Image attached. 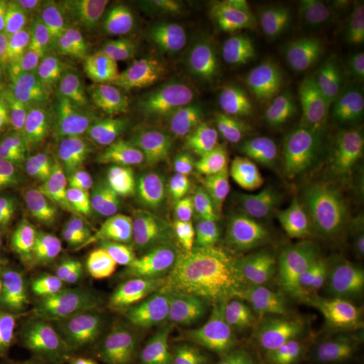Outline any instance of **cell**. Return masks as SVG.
<instances>
[{
  "label": "cell",
  "instance_id": "cell-1",
  "mask_svg": "<svg viewBox=\"0 0 364 364\" xmlns=\"http://www.w3.org/2000/svg\"><path fill=\"white\" fill-rule=\"evenodd\" d=\"M108 267L120 279L134 274L162 273L195 235L176 215L147 208L114 191Z\"/></svg>",
  "mask_w": 364,
  "mask_h": 364
},
{
  "label": "cell",
  "instance_id": "cell-17",
  "mask_svg": "<svg viewBox=\"0 0 364 364\" xmlns=\"http://www.w3.org/2000/svg\"><path fill=\"white\" fill-rule=\"evenodd\" d=\"M76 31L100 68L105 95L108 84L138 52L129 21L117 4L90 1Z\"/></svg>",
  "mask_w": 364,
  "mask_h": 364
},
{
  "label": "cell",
  "instance_id": "cell-30",
  "mask_svg": "<svg viewBox=\"0 0 364 364\" xmlns=\"http://www.w3.org/2000/svg\"><path fill=\"white\" fill-rule=\"evenodd\" d=\"M33 4L43 14L55 28L69 30V33L77 30L81 18L85 13L90 1L80 0H34Z\"/></svg>",
  "mask_w": 364,
  "mask_h": 364
},
{
  "label": "cell",
  "instance_id": "cell-42",
  "mask_svg": "<svg viewBox=\"0 0 364 364\" xmlns=\"http://www.w3.org/2000/svg\"><path fill=\"white\" fill-rule=\"evenodd\" d=\"M195 364H213L212 363V360L208 362V360H198V362H196Z\"/></svg>",
  "mask_w": 364,
  "mask_h": 364
},
{
  "label": "cell",
  "instance_id": "cell-40",
  "mask_svg": "<svg viewBox=\"0 0 364 364\" xmlns=\"http://www.w3.org/2000/svg\"><path fill=\"white\" fill-rule=\"evenodd\" d=\"M10 131L0 124V183L9 178L6 169L10 154Z\"/></svg>",
  "mask_w": 364,
  "mask_h": 364
},
{
  "label": "cell",
  "instance_id": "cell-29",
  "mask_svg": "<svg viewBox=\"0 0 364 364\" xmlns=\"http://www.w3.org/2000/svg\"><path fill=\"white\" fill-rule=\"evenodd\" d=\"M52 341L57 351L78 363L90 364L97 356L87 338H84L70 311L53 317Z\"/></svg>",
  "mask_w": 364,
  "mask_h": 364
},
{
  "label": "cell",
  "instance_id": "cell-7",
  "mask_svg": "<svg viewBox=\"0 0 364 364\" xmlns=\"http://www.w3.org/2000/svg\"><path fill=\"white\" fill-rule=\"evenodd\" d=\"M105 235L93 210L57 215L45 260L57 302L91 281L103 257Z\"/></svg>",
  "mask_w": 364,
  "mask_h": 364
},
{
  "label": "cell",
  "instance_id": "cell-11",
  "mask_svg": "<svg viewBox=\"0 0 364 364\" xmlns=\"http://www.w3.org/2000/svg\"><path fill=\"white\" fill-rule=\"evenodd\" d=\"M301 84L323 103L350 108L364 100V52L351 45H317L296 65Z\"/></svg>",
  "mask_w": 364,
  "mask_h": 364
},
{
  "label": "cell",
  "instance_id": "cell-31",
  "mask_svg": "<svg viewBox=\"0 0 364 364\" xmlns=\"http://www.w3.org/2000/svg\"><path fill=\"white\" fill-rule=\"evenodd\" d=\"M0 316L30 328L38 329L52 321V311L43 309L38 305L16 299L0 289Z\"/></svg>",
  "mask_w": 364,
  "mask_h": 364
},
{
  "label": "cell",
  "instance_id": "cell-27",
  "mask_svg": "<svg viewBox=\"0 0 364 364\" xmlns=\"http://www.w3.org/2000/svg\"><path fill=\"white\" fill-rule=\"evenodd\" d=\"M0 289L13 297L38 305L48 311H52L57 302L46 269L36 263L15 269L0 284Z\"/></svg>",
  "mask_w": 364,
  "mask_h": 364
},
{
  "label": "cell",
  "instance_id": "cell-36",
  "mask_svg": "<svg viewBox=\"0 0 364 364\" xmlns=\"http://www.w3.org/2000/svg\"><path fill=\"white\" fill-rule=\"evenodd\" d=\"M18 75L10 66L0 65V124L13 134L11 112Z\"/></svg>",
  "mask_w": 364,
  "mask_h": 364
},
{
  "label": "cell",
  "instance_id": "cell-21",
  "mask_svg": "<svg viewBox=\"0 0 364 364\" xmlns=\"http://www.w3.org/2000/svg\"><path fill=\"white\" fill-rule=\"evenodd\" d=\"M58 30L33 1L16 3L7 65L18 75L54 54Z\"/></svg>",
  "mask_w": 364,
  "mask_h": 364
},
{
  "label": "cell",
  "instance_id": "cell-8",
  "mask_svg": "<svg viewBox=\"0 0 364 364\" xmlns=\"http://www.w3.org/2000/svg\"><path fill=\"white\" fill-rule=\"evenodd\" d=\"M176 185L186 208L219 231L258 223V197L228 170L188 166L177 174Z\"/></svg>",
  "mask_w": 364,
  "mask_h": 364
},
{
  "label": "cell",
  "instance_id": "cell-28",
  "mask_svg": "<svg viewBox=\"0 0 364 364\" xmlns=\"http://www.w3.org/2000/svg\"><path fill=\"white\" fill-rule=\"evenodd\" d=\"M0 364H39L33 331L0 316Z\"/></svg>",
  "mask_w": 364,
  "mask_h": 364
},
{
  "label": "cell",
  "instance_id": "cell-15",
  "mask_svg": "<svg viewBox=\"0 0 364 364\" xmlns=\"http://www.w3.org/2000/svg\"><path fill=\"white\" fill-rule=\"evenodd\" d=\"M112 178L114 191L131 196L159 213H177V196L164 158L150 142L132 138Z\"/></svg>",
  "mask_w": 364,
  "mask_h": 364
},
{
  "label": "cell",
  "instance_id": "cell-19",
  "mask_svg": "<svg viewBox=\"0 0 364 364\" xmlns=\"http://www.w3.org/2000/svg\"><path fill=\"white\" fill-rule=\"evenodd\" d=\"M60 57L61 84L57 99L88 112L105 97V80L95 57L76 30L68 34Z\"/></svg>",
  "mask_w": 364,
  "mask_h": 364
},
{
  "label": "cell",
  "instance_id": "cell-33",
  "mask_svg": "<svg viewBox=\"0 0 364 364\" xmlns=\"http://www.w3.org/2000/svg\"><path fill=\"white\" fill-rule=\"evenodd\" d=\"M21 250V236L11 201L0 183V267Z\"/></svg>",
  "mask_w": 364,
  "mask_h": 364
},
{
  "label": "cell",
  "instance_id": "cell-20",
  "mask_svg": "<svg viewBox=\"0 0 364 364\" xmlns=\"http://www.w3.org/2000/svg\"><path fill=\"white\" fill-rule=\"evenodd\" d=\"M61 84V57L54 53L18 73L14 95L13 134L37 120L58 96Z\"/></svg>",
  "mask_w": 364,
  "mask_h": 364
},
{
  "label": "cell",
  "instance_id": "cell-37",
  "mask_svg": "<svg viewBox=\"0 0 364 364\" xmlns=\"http://www.w3.org/2000/svg\"><path fill=\"white\" fill-rule=\"evenodd\" d=\"M274 364H329L326 353L308 344L287 347Z\"/></svg>",
  "mask_w": 364,
  "mask_h": 364
},
{
  "label": "cell",
  "instance_id": "cell-6",
  "mask_svg": "<svg viewBox=\"0 0 364 364\" xmlns=\"http://www.w3.org/2000/svg\"><path fill=\"white\" fill-rule=\"evenodd\" d=\"M18 178L27 192L55 215L93 210L102 186L80 162L70 142L43 149L21 159Z\"/></svg>",
  "mask_w": 364,
  "mask_h": 364
},
{
  "label": "cell",
  "instance_id": "cell-41",
  "mask_svg": "<svg viewBox=\"0 0 364 364\" xmlns=\"http://www.w3.org/2000/svg\"><path fill=\"white\" fill-rule=\"evenodd\" d=\"M338 364H364V350L351 347L340 358Z\"/></svg>",
  "mask_w": 364,
  "mask_h": 364
},
{
  "label": "cell",
  "instance_id": "cell-26",
  "mask_svg": "<svg viewBox=\"0 0 364 364\" xmlns=\"http://www.w3.org/2000/svg\"><path fill=\"white\" fill-rule=\"evenodd\" d=\"M213 364H273L264 338L259 333L225 331L213 350Z\"/></svg>",
  "mask_w": 364,
  "mask_h": 364
},
{
  "label": "cell",
  "instance_id": "cell-23",
  "mask_svg": "<svg viewBox=\"0 0 364 364\" xmlns=\"http://www.w3.org/2000/svg\"><path fill=\"white\" fill-rule=\"evenodd\" d=\"M85 114L87 111L77 105L55 99L37 120L14 132L19 159L48 147L69 144Z\"/></svg>",
  "mask_w": 364,
  "mask_h": 364
},
{
  "label": "cell",
  "instance_id": "cell-34",
  "mask_svg": "<svg viewBox=\"0 0 364 364\" xmlns=\"http://www.w3.org/2000/svg\"><path fill=\"white\" fill-rule=\"evenodd\" d=\"M90 364H135L127 338L115 317H109L107 320L103 348Z\"/></svg>",
  "mask_w": 364,
  "mask_h": 364
},
{
  "label": "cell",
  "instance_id": "cell-12",
  "mask_svg": "<svg viewBox=\"0 0 364 364\" xmlns=\"http://www.w3.org/2000/svg\"><path fill=\"white\" fill-rule=\"evenodd\" d=\"M255 247L257 240L250 236L195 237L182 248L170 267L183 285L216 293L247 266Z\"/></svg>",
  "mask_w": 364,
  "mask_h": 364
},
{
  "label": "cell",
  "instance_id": "cell-32",
  "mask_svg": "<svg viewBox=\"0 0 364 364\" xmlns=\"http://www.w3.org/2000/svg\"><path fill=\"white\" fill-rule=\"evenodd\" d=\"M338 254L352 274H364V215L340 232Z\"/></svg>",
  "mask_w": 364,
  "mask_h": 364
},
{
  "label": "cell",
  "instance_id": "cell-18",
  "mask_svg": "<svg viewBox=\"0 0 364 364\" xmlns=\"http://www.w3.org/2000/svg\"><path fill=\"white\" fill-rule=\"evenodd\" d=\"M200 102L234 124L264 117L277 102V92L263 78L240 76L212 82Z\"/></svg>",
  "mask_w": 364,
  "mask_h": 364
},
{
  "label": "cell",
  "instance_id": "cell-24",
  "mask_svg": "<svg viewBox=\"0 0 364 364\" xmlns=\"http://www.w3.org/2000/svg\"><path fill=\"white\" fill-rule=\"evenodd\" d=\"M287 16L299 25L317 28H356L362 26V4L351 0H299L284 3Z\"/></svg>",
  "mask_w": 364,
  "mask_h": 364
},
{
  "label": "cell",
  "instance_id": "cell-14",
  "mask_svg": "<svg viewBox=\"0 0 364 364\" xmlns=\"http://www.w3.org/2000/svg\"><path fill=\"white\" fill-rule=\"evenodd\" d=\"M270 50V34L258 14L235 9L220 16L209 31L205 55L209 65L225 72L259 66Z\"/></svg>",
  "mask_w": 364,
  "mask_h": 364
},
{
  "label": "cell",
  "instance_id": "cell-39",
  "mask_svg": "<svg viewBox=\"0 0 364 364\" xmlns=\"http://www.w3.org/2000/svg\"><path fill=\"white\" fill-rule=\"evenodd\" d=\"M347 335L352 347L364 350V305L353 311L347 323Z\"/></svg>",
  "mask_w": 364,
  "mask_h": 364
},
{
  "label": "cell",
  "instance_id": "cell-5",
  "mask_svg": "<svg viewBox=\"0 0 364 364\" xmlns=\"http://www.w3.org/2000/svg\"><path fill=\"white\" fill-rule=\"evenodd\" d=\"M259 284L284 302L299 332L333 321L344 291L341 272L311 258L277 260L263 270Z\"/></svg>",
  "mask_w": 364,
  "mask_h": 364
},
{
  "label": "cell",
  "instance_id": "cell-10",
  "mask_svg": "<svg viewBox=\"0 0 364 364\" xmlns=\"http://www.w3.org/2000/svg\"><path fill=\"white\" fill-rule=\"evenodd\" d=\"M193 321L205 328L260 333L281 329L290 318L284 302L259 282L235 278L212 294Z\"/></svg>",
  "mask_w": 364,
  "mask_h": 364
},
{
  "label": "cell",
  "instance_id": "cell-38",
  "mask_svg": "<svg viewBox=\"0 0 364 364\" xmlns=\"http://www.w3.org/2000/svg\"><path fill=\"white\" fill-rule=\"evenodd\" d=\"M15 9L16 3L0 0V65L9 63Z\"/></svg>",
  "mask_w": 364,
  "mask_h": 364
},
{
  "label": "cell",
  "instance_id": "cell-9",
  "mask_svg": "<svg viewBox=\"0 0 364 364\" xmlns=\"http://www.w3.org/2000/svg\"><path fill=\"white\" fill-rule=\"evenodd\" d=\"M183 299L178 284L164 272L134 274L120 279L115 320L132 355L159 338Z\"/></svg>",
  "mask_w": 364,
  "mask_h": 364
},
{
  "label": "cell",
  "instance_id": "cell-22",
  "mask_svg": "<svg viewBox=\"0 0 364 364\" xmlns=\"http://www.w3.org/2000/svg\"><path fill=\"white\" fill-rule=\"evenodd\" d=\"M1 185L15 212L22 252L28 263L45 267L57 215L30 195L18 176L9 177Z\"/></svg>",
  "mask_w": 364,
  "mask_h": 364
},
{
  "label": "cell",
  "instance_id": "cell-13",
  "mask_svg": "<svg viewBox=\"0 0 364 364\" xmlns=\"http://www.w3.org/2000/svg\"><path fill=\"white\" fill-rule=\"evenodd\" d=\"M168 135L176 156L191 168H220L237 149L234 124L201 102L177 109Z\"/></svg>",
  "mask_w": 364,
  "mask_h": 364
},
{
  "label": "cell",
  "instance_id": "cell-25",
  "mask_svg": "<svg viewBox=\"0 0 364 364\" xmlns=\"http://www.w3.org/2000/svg\"><path fill=\"white\" fill-rule=\"evenodd\" d=\"M127 68L146 95L153 117H170L177 111V91L161 60L147 53L136 52Z\"/></svg>",
  "mask_w": 364,
  "mask_h": 364
},
{
  "label": "cell",
  "instance_id": "cell-4",
  "mask_svg": "<svg viewBox=\"0 0 364 364\" xmlns=\"http://www.w3.org/2000/svg\"><path fill=\"white\" fill-rule=\"evenodd\" d=\"M117 6L144 53L181 64L195 54L219 1L130 0Z\"/></svg>",
  "mask_w": 364,
  "mask_h": 364
},
{
  "label": "cell",
  "instance_id": "cell-16",
  "mask_svg": "<svg viewBox=\"0 0 364 364\" xmlns=\"http://www.w3.org/2000/svg\"><path fill=\"white\" fill-rule=\"evenodd\" d=\"M132 136L117 112L96 105L82 117L70 141L80 162L102 188L114 177Z\"/></svg>",
  "mask_w": 364,
  "mask_h": 364
},
{
  "label": "cell",
  "instance_id": "cell-35",
  "mask_svg": "<svg viewBox=\"0 0 364 364\" xmlns=\"http://www.w3.org/2000/svg\"><path fill=\"white\" fill-rule=\"evenodd\" d=\"M135 364H188L183 352L171 341L158 338L134 355Z\"/></svg>",
  "mask_w": 364,
  "mask_h": 364
},
{
  "label": "cell",
  "instance_id": "cell-3",
  "mask_svg": "<svg viewBox=\"0 0 364 364\" xmlns=\"http://www.w3.org/2000/svg\"><path fill=\"white\" fill-rule=\"evenodd\" d=\"M277 213L296 232H341L364 215V165L341 164L301 182L281 198Z\"/></svg>",
  "mask_w": 364,
  "mask_h": 364
},
{
  "label": "cell",
  "instance_id": "cell-2",
  "mask_svg": "<svg viewBox=\"0 0 364 364\" xmlns=\"http://www.w3.org/2000/svg\"><path fill=\"white\" fill-rule=\"evenodd\" d=\"M329 147V132L318 120L289 115L269 122L220 168L252 181L293 176L311 168Z\"/></svg>",
  "mask_w": 364,
  "mask_h": 364
}]
</instances>
